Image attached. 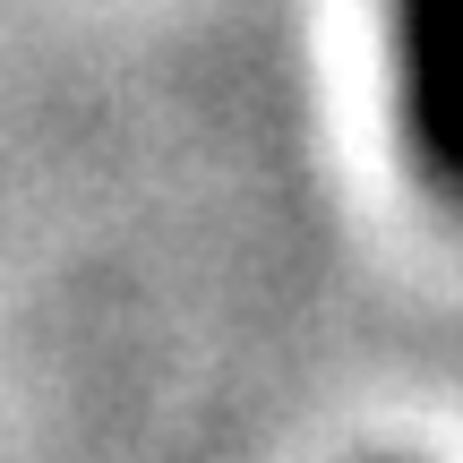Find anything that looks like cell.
Instances as JSON below:
<instances>
[{
    "instance_id": "obj_1",
    "label": "cell",
    "mask_w": 463,
    "mask_h": 463,
    "mask_svg": "<svg viewBox=\"0 0 463 463\" xmlns=\"http://www.w3.org/2000/svg\"><path fill=\"white\" fill-rule=\"evenodd\" d=\"M395 17V103L420 189L463 215V0H386Z\"/></svg>"
}]
</instances>
